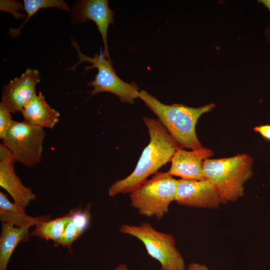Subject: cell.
Listing matches in <instances>:
<instances>
[{
    "label": "cell",
    "mask_w": 270,
    "mask_h": 270,
    "mask_svg": "<svg viewBox=\"0 0 270 270\" xmlns=\"http://www.w3.org/2000/svg\"><path fill=\"white\" fill-rule=\"evenodd\" d=\"M148 129L150 142L143 150L134 171L127 177L118 180L108 188V195L130 193L155 174L164 165L171 162L180 147L158 120L142 118Z\"/></svg>",
    "instance_id": "cell-1"
},
{
    "label": "cell",
    "mask_w": 270,
    "mask_h": 270,
    "mask_svg": "<svg viewBox=\"0 0 270 270\" xmlns=\"http://www.w3.org/2000/svg\"><path fill=\"white\" fill-rule=\"evenodd\" d=\"M138 98L158 118V120L181 148L192 150L202 148L196 132L198 120L216 106L210 103L198 108L180 104L168 105L142 90Z\"/></svg>",
    "instance_id": "cell-2"
},
{
    "label": "cell",
    "mask_w": 270,
    "mask_h": 270,
    "mask_svg": "<svg viewBox=\"0 0 270 270\" xmlns=\"http://www.w3.org/2000/svg\"><path fill=\"white\" fill-rule=\"evenodd\" d=\"M253 164L252 158L246 154L204 161V176L216 186L221 204L236 202L244 196V184L252 176Z\"/></svg>",
    "instance_id": "cell-3"
},
{
    "label": "cell",
    "mask_w": 270,
    "mask_h": 270,
    "mask_svg": "<svg viewBox=\"0 0 270 270\" xmlns=\"http://www.w3.org/2000/svg\"><path fill=\"white\" fill-rule=\"evenodd\" d=\"M71 43L77 52L78 60L68 70L74 72L78 65L82 62L91 64L84 68L85 72L93 68L98 70L94 79L88 83V86L93 88L89 92L90 96L98 93L108 92L116 95L122 102L134 103V100L138 98V88L136 84L126 82L117 76L110 58H106L103 52H100L99 54H94L93 57L88 56L80 51L76 41L72 39Z\"/></svg>",
    "instance_id": "cell-4"
},
{
    "label": "cell",
    "mask_w": 270,
    "mask_h": 270,
    "mask_svg": "<svg viewBox=\"0 0 270 270\" xmlns=\"http://www.w3.org/2000/svg\"><path fill=\"white\" fill-rule=\"evenodd\" d=\"M130 194L131 206L140 215L162 219L174 201L178 180L166 172H157Z\"/></svg>",
    "instance_id": "cell-5"
},
{
    "label": "cell",
    "mask_w": 270,
    "mask_h": 270,
    "mask_svg": "<svg viewBox=\"0 0 270 270\" xmlns=\"http://www.w3.org/2000/svg\"><path fill=\"white\" fill-rule=\"evenodd\" d=\"M119 230L142 242L148 254L160 264L159 270H186L184 259L172 234L157 230L147 222L122 224Z\"/></svg>",
    "instance_id": "cell-6"
},
{
    "label": "cell",
    "mask_w": 270,
    "mask_h": 270,
    "mask_svg": "<svg viewBox=\"0 0 270 270\" xmlns=\"http://www.w3.org/2000/svg\"><path fill=\"white\" fill-rule=\"evenodd\" d=\"M46 136L44 128L24 120H14L2 144L10 152L16 162L25 166L32 167L42 160Z\"/></svg>",
    "instance_id": "cell-7"
},
{
    "label": "cell",
    "mask_w": 270,
    "mask_h": 270,
    "mask_svg": "<svg viewBox=\"0 0 270 270\" xmlns=\"http://www.w3.org/2000/svg\"><path fill=\"white\" fill-rule=\"evenodd\" d=\"M72 22L80 24L87 20L94 22L101 35L103 53L110 58L108 46V30L110 24L114 22V12L108 6V0H82L76 2L72 10Z\"/></svg>",
    "instance_id": "cell-8"
},
{
    "label": "cell",
    "mask_w": 270,
    "mask_h": 270,
    "mask_svg": "<svg viewBox=\"0 0 270 270\" xmlns=\"http://www.w3.org/2000/svg\"><path fill=\"white\" fill-rule=\"evenodd\" d=\"M178 204L194 208H218L220 204L218 192L208 180H178L175 200Z\"/></svg>",
    "instance_id": "cell-9"
},
{
    "label": "cell",
    "mask_w": 270,
    "mask_h": 270,
    "mask_svg": "<svg viewBox=\"0 0 270 270\" xmlns=\"http://www.w3.org/2000/svg\"><path fill=\"white\" fill-rule=\"evenodd\" d=\"M39 71L27 68L20 77L15 78L3 86L2 102L12 113L20 112L24 106L37 94L36 88L40 82Z\"/></svg>",
    "instance_id": "cell-10"
},
{
    "label": "cell",
    "mask_w": 270,
    "mask_h": 270,
    "mask_svg": "<svg viewBox=\"0 0 270 270\" xmlns=\"http://www.w3.org/2000/svg\"><path fill=\"white\" fill-rule=\"evenodd\" d=\"M14 158L2 143L0 144V186L12 197L14 202L22 209L26 208L36 195L32 189L24 185L16 174Z\"/></svg>",
    "instance_id": "cell-11"
},
{
    "label": "cell",
    "mask_w": 270,
    "mask_h": 270,
    "mask_svg": "<svg viewBox=\"0 0 270 270\" xmlns=\"http://www.w3.org/2000/svg\"><path fill=\"white\" fill-rule=\"evenodd\" d=\"M212 155V150L204 147L190 151L180 148L174 154L170 168L166 172L183 180H206L203 170V163Z\"/></svg>",
    "instance_id": "cell-12"
},
{
    "label": "cell",
    "mask_w": 270,
    "mask_h": 270,
    "mask_svg": "<svg viewBox=\"0 0 270 270\" xmlns=\"http://www.w3.org/2000/svg\"><path fill=\"white\" fill-rule=\"evenodd\" d=\"M20 112L24 122L42 128H54L60 116V112L48 104L41 92L24 106Z\"/></svg>",
    "instance_id": "cell-13"
},
{
    "label": "cell",
    "mask_w": 270,
    "mask_h": 270,
    "mask_svg": "<svg viewBox=\"0 0 270 270\" xmlns=\"http://www.w3.org/2000/svg\"><path fill=\"white\" fill-rule=\"evenodd\" d=\"M90 204L82 209L80 207L74 208L68 214L69 222L58 241L54 244L55 246L61 245L66 247L72 252V245L88 228L90 220Z\"/></svg>",
    "instance_id": "cell-14"
},
{
    "label": "cell",
    "mask_w": 270,
    "mask_h": 270,
    "mask_svg": "<svg viewBox=\"0 0 270 270\" xmlns=\"http://www.w3.org/2000/svg\"><path fill=\"white\" fill-rule=\"evenodd\" d=\"M50 215L32 217L27 215L25 210L15 202H12L8 196L0 192V220L2 223L12 224L17 228H30L38 222L50 219Z\"/></svg>",
    "instance_id": "cell-15"
},
{
    "label": "cell",
    "mask_w": 270,
    "mask_h": 270,
    "mask_svg": "<svg viewBox=\"0 0 270 270\" xmlns=\"http://www.w3.org/2000/svg\"><path fill=\"white\" fill-rule=\"evenodd\" d=\"M30 228H17L2 223L0 236V270H7L12 252L20 242L29 240Z\"/></svg>",
    "instance_id": "cell-16"
},
{
    "label": "cell",
    "mask_w": 270,
    "mask_h": 270,
    "mask_svg": "<svg viewBox=\"0 0 270 270\" xmlns=\"http://www.w3.org/2000/svg\"><path fill=\"white\" fill-rule=\"evenodd\" d=\"M69 220L70 216L67 214L54 220L40 222L35 226L34 230L30 232V235L45 240H52L55 244L64 233Z\"/></svg>",
    "instance_id": "cell-17"
},
{
    "label": "cell",
    "mask_w": 270,
    "mask_h": 270,
    "mask_svg": "<svg viewBox=\"0 0 270 270\" xmlns=\"http://www.w3.org/2000/svg\"><path fill=\"white\" fill-rule=\"evenodd\" d=\"M23 5L26 17L18 28L16 29L10 28L9 33L12 37L18 36L20 34L21 28L26 22L41 9L54 8L67 12H72L68 5L62 0H24Z\"/></svg>",
    "instance_id": "cell-18"
},
{
    "label": "cell",
    "mask_w": 270,
    "mask_h": 270,
    "mask_svg": "<svg viewBox=\"0 0 270 270\" xmlns=\"http://www.w3.org/2000/svg\"><path fill=\"white\" fill-rule=\"evenodd\" d=\"M12 112L2 102H0V138L2 140L11 128L14 120Z\"/></svg>",
    "instance_id": "cell-19"
},
{
    "label": "cell",
    "mask_w": 270,
    "mask_h": 270,
    "mask_svg": "<svg viewBox=\"0 0 270 270\" xmlns=\"http://www.w3.org/2000/svg\"><path fill=\"white\" fill-rule=\"evenodd\" d=\"M24 8V5L19 1L16 0H4L0 1V11L8 12L11 13L16 18H22L26 17L25 14H22L18 12V10Z\"/></svg>",
    "instance_id": "cell-20"
},
{
    "label": "cell",
    "mask_w": 270,
    "mask_h": 270,
    "mask_svg": "<svg viewBox=\"0 0 270 270\" xmlns=\"http://www.w3.org/2000/svg\"><path fill=\"white\" fill-rule=\"evenodd\" d=\"M254 130L265 138L270 140V125L256 126Z\"/></svg>",
    "instance_id": "cell-21"
},
{
    "label": "cell",
    "mask_w": 270,
    "mask_h": 270,
    "mask_svg": "<svg viewBox=\"0 0 270 270\" xmlns=\"http://www.w3.org/2000/svg\"><path fill=\"white\" fill-rule=\"evenodd\" d=\"M186 270H210V269L204 264L197 263H190Z\"/></svg>",
    "instance_id": "cell-22"
},
{
    "label": "cell",
    "mask_w": 270,
    "mask_h": 270,
    "mask_svg": "<svg viewBox=\"0 0 270 270\" xmlns=\"http://www.w3.org/2000/svg\"><path fill=\"white\" fill-rule=\"evenodd\" d=\"M258 2L262 4L264 6L268 8L270 12V0H260ZM268 38L270 44V26L268 29Z\"/></svg>",
    "instance_id": "cell-23"
},
{
    "label": "cell",
    "mask_w": 270,
    "mask_h": 270,
    "mask_svg": "<svg viewBox=\"0 0 270 270\" xmlns=\"http://www.w3.org/2000/svg\"><path fill=\"white\" fill-rule=\"evenodd\" d=\"M114 270H128V268L126 264L122 263L118 264Z\"/></svg>",
    "instance_id": "cell-24"
}]
</instances>
